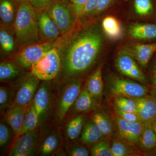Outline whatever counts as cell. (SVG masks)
<instances>
[{
  "label": "cell",
  "mask_w": 156,
  "mask_h": 156,
  "mask_svg": "<svg viewBox=\"0 0 156 156\" xmlns=\"http://www.w3.org/2000/svg\"><path fill=\"white\" fill-rule=\"evenodd\" d=\"M15 34L23 46L40 42L36 11L27 1L20 3L14 21Z\"/></svg>",
  "instance_id": "obj_2"
},
{
  "label": "cell",
  "mask_w": 156,
  "mask_h": 156,
  "mask_svg": "<svg viewBox=\"0 0 156 156\" xmlns=\"http://www.w3.org/2000/svg\"><path fill=\"white\" fill-rule=\"evenodd\" d=\"M0 44L3 51L6 53L12 52L15 47L12 35L3 27H1L0 31Z\"/></svg>",
  "instance_id": "obj_35"
},
{
  "label": "cell",
  "mask_w": 156,
  "mask_h": 156,
  "mask_svg": "<svg viewBox=\"0 0 156 156\" xmlns=\"http://www.w3.org/2000/svg\"><path fill=\"white\" fill-rule=\"evenodd\" d=\"M116 68L123 75L142 84L147 83L144 73L140 68L135 58L127 51L121 52L115 60Z\"/></svg>",
  "instance_id": "obj_12"
},
{
  "label": "cell",
  "mask_w": 156,
  "mask_h": 156,
  "mask_svg": "<svg viewBox=\"0 0 156 156\" xmlns=\"http://www.w3.org/2000/svg\"><path fill=\"white\" fill-rule=\"evenodd\" d=\"M21 67L14 62H2L0 64L1 82H9L15 80L23 73Z\"/></svg>",
  "instance_id": "obj_26"
},
{
  "label": "cell",
  "mask_w": 156,
  "mask_h": 156,
  "mask_svg": "<svg viewBox=\"0 0 156 156\" xmlns=\"http://www.w3.org/2000/svg\"><path fill=\"white\" fill-rule=\"evenodd\" d=\"M105 137L98 126L90 118L86 120L80 141L87 146L91 147Z\"/></svg>",
  "instance_id": "obj_20"
},
{
  "label": "cell",
  "mask_w": 156,
  "mask_h": 156,
  "mask_svg": "<svg viewBox=\"0 0 156 156\" xmlns=\"http://www.w3.org/2000/svg\"><path fill=\"white\" fill-rule=\"evenodd\" d=\"M128 34L131 37L136 40L156 38V25L150 23L134 24L129 27Z\"/></svg>",
  "instance_id": "obj_24"
},
{
  "label": "cell",
  "mask_w": 156,
  "mask_h": 156,
  "mask_svg": "<svg viewBox=\"0 0 156 156\" xmlns=\"http://www.w3.org/2000/svg\"><path fill=\"white\" fill-rule=\"evenodd\" d=\"M111 117L114 123L117 135L135 145L145 124L128 122L120 118L115 112Z\"/></svg>",
  "instance_id": "obj_13"
},
{
  "label": "cell",
  "mask_w": 156,
  "mask_h": 156,
  "mask_svg": "<svg viewBox=\"0 0 156 156\" xmlns=\"http://www.w3.org/2000/svg\"><path fill=\"white\" fill-rule=\"evenodd\" d=\"M153 90L154 94L156 98V66L154 69L153 73Z\"/></svg>",
  "instance_id": "obj_42"
},
{
  "label": "cell",
  "mask_w": 156,
  "mask_h": 156,
  "mask_svg": "<svg viewBox=\"0 0 156 156\" xmlns=\"http://www.w3.org/2000/svg\"><path fill=\"white\" fill-rule=\"evenodd\" d=\"M41 140L40 127L20 134L14 138L8 156H38Z\"/></svg>",
  "instance_id": "obj_7"
},
{
  "label": "cell",
  "mask_w": 156,
  "mask_h": 156,
  "mask_svg": "<svg viewBox=\"0 0 156 156\" xmlns=\"http://www.w3.org/2000/svg\"><path fill=\"white\" fill-rule=\"evenodd\" d=\"M87 2L88 0H73L71 2L68 4L76 20L81 18Z\"/></svg>",
  "instance_id": "obj_37"
},
{
  "label": "cell",
  "mask_w": 156,
  "mask_h": 156,
  "mask_svg": "<svg viewBox=\"0 0 156 156\" xmlns=\"http://www.w3.org/2000/svg\"><path fill=\"white\" fill-rule=\"evenodd\" d=\"M108 93L111 98L118 96L140 97L148 95V88L142 84L129 79L113 77L107 87Z\"/></svg>",
  "instance_id": "obj_9"
},
{
  "label": "cell",
  "mask_w": 156,
  "mask_h": 156,
  "mask_svg": "<svg viewBox=\"0 0 156 156\" xmlns=\"http://www.w3.org/2000/svg\"><path fill=\"white\" fill-rule=\"evenodd\" d=\"M14 5L11 0H1L0 17L3 23L10 25L14 19Z\"/></svg>",
  "instance_id": "obj_32"
},
{
  "label": "cell",
  "mask_w": 156,
  "mask_h": 156,
  "mask_svg": "<svg viewBox=\"0 0 156 156\" xmlns=\"http://www.w3.org/2000/svg\"><path fill=\"white\" fill-rule=\"evenodd\" d=\"M41 80L30 72L23 73L11 85L13 95V107L27 109L31 105Z\"/></svg>",
  "instance_id": "obj_4"
},
{
  "label": "cell",
  "mask_w": 156,
  "mask_h": 156,
  "mask_svg": "<svg viewBox=\"0 0 156 156\" xmlns=\"http://www.w3.org/2000/svg\"><path fill=\"white\" fill-rule=\"evenodd\" d=\"M83 78H77L58 84L52 123L60 127L65 122L68 114L83 88Z\"/></svg>",
  "instance_id": "obj_3"
},
{
  "label": "cell",
  "mask_w": 156,
  "mask_h": 156,
  "mask_svg": "<svg viewBox=\"0 0 156 156\" xmlns=\"http://www.w3.org/2000/svg\"><path fill=\"white\" fill-rule=\"evenodd\" d=\"M51 81H42L32 102L40 125L48 122L53 116L56 100Z\"/></svg>",
  "instance_id": "obj_6"
},
{
  "label": "cell",
  "mask_w": 156,
  "mask_h": 156,
  "mask_svg": "<svg viewBox=\"0 0 156 156\" xmlns=\"http://www.w3.org/2000/svg\"><path fill=\"white\" fill-rule=\"evenodd\" d=\"M66 36L56 47L61 65L58 85L85 75L96 63L103 45L102 34L95 25Z\"/></svg>",
  "instance_id": "obj_1"
},
{
  "label": "cell",
  "mask_w": 156,
  "mask_h": 156,
  "mask_svg": "<svg viewBox=\"0 0 156 156\" xmlns=\"http://www.w3.org/2000/svg\"><path fill=\"white\" fill-rule=\"evenodd\" d=\"M134 8L136 14L141 16H147L153 11L151 0H134Z\"/></svg>",
  "instance_id": "obj_36"
},
{
  "label": "cell",
  "mask_w": 156,
  "mask_h": 156,
  "mask_svg": "<svg viewBox=\"0 0 156 156\" xmlns=\"http://www.w3.org/2000/svg\"><path fill=\"white\" fill-rule=\"evenodd\" d=\"M112 1V0H99L96 9L92 13V15H97L104 11L108 7Z\"/></svg>",
  "instance_id": "obj_41"
},
{
  "label": "cell",
  "mask_w": 156,
  "mask_h": 156,
  "mask_svg": "<svg viewBox=\"0 0 156 156\" xmlns=\"http://www.w3.org/2000/svg\"><path fill=\"white\" fill-rule=\"evenodd\" d=\"M57 41L41 42L27 45L15 56V63L22 69H30L45 53L57 47Z\"/></svg>",
  "instance_id": "obj_10"
},
{
  "label": "cell",
  "mask_w": 156,
  "mask_h": 156,
  "mask_svg": "<svg viewBox=\"0 0 156 156\" xmlns=\"http://www.w3.org/2000/svg\"><path fill=\"white\" fill-rule=\"evenodd\" d=\"M40 126L41 125L38 116L35 109L32 103L26 113L20 134L27 131L36 129L40 127Z\"/></svg>",
  "instance_id": "obj_30"
},
{
  "label": "cell",
  "mask_w": 156,
  "mask_h": 156,
  "mask_svg": "<svg viewBox=\"0 0 156 156\" xmlns=\"http://www.w3.org/2000/svg\"><path fill=\"white\" fill-rule=\"evenodd\" d=\"M111 137H105L91 146L90 151L92 156H113L112 151Z\"/></svg>",
  "instance_id": "obj_29"
},
{
  "label": "cell",
  "mask_w": 156,
  "mask_h": 156,
  "mask_svg": "<svg viewBox=\"0 0 156 156\" xmlns=\"http://www.w3.org/2000/svg\"><path fill=\"white\" fill-rule=\"evenodd\" d=\"M151 125L152 126L153 128H154V130L155 132L156 133V118L151 123Z\"/></svg>",
  "instance_id": "obj_43"
},
{
  "label": "cell",
  "mask_w": 156,
  "mask_h": 156,
  "mask_svg": "<svg viewBox=\"0 0 156 156\" xmlns=\"http://www.w3.org/2000/svg\"><path fill=\"white\" fill-rule=\"evenodd\" d=\"M86 121L84 114L77 115L68 119L64 123L63 134L62 133L66 141H76L80 138Z\"/></svg>",
  "instance_id": "obj_18"
},
{
  "label": "cell",
  "mask_w": 156,
  "mask_h": 156,
  "mask_svg": "<svg viewBox=\"0 0 156 156\" xmlns=\"http://www.w3.org/2000/svg\"><path fill=\"white\" fill-rule=\"evenodd\" d=\"M66 155L69 156H88L91 155L90 151L87 146L75 141L67 142L64 145Z\"/></svg>",
  "instance_id": "obj_33"
},
{
  "label": "cell",
  "mask_w": 156,
  "mask_h": 156,
  "mask_svg": "<svg viewBox=\"0 0 156 156\" xmlns=\"http://www.w3.org/2000/svg\"><path fill=\"white\" fill-rule=\"evenodd\" d=\"M114 111L115 113L119 117L128 122L144 123L140 118L139 116L136 113L123 111L114 108Z\"/></svg>",
  "instance_id": "obj_38"
},
{
  "label": "cell",
  "mask_w": 156,
  "mask_h": 156,
  "mask_svg": "<svg viewBox=\"0 0 156 156\" xmlns=\"http://www.w3.org/2000/svg\"><path fill=\"white\" fill-rule=\"evenodd\" d=\"M13 106V95L11 86H1L0 87L1 112H5Z\"/></svg>",
  "instance_id": "obj_34"
},
{
  "label": "cell",
  "mask_w": 156,
  "mask_h": 156,
  "mask_svg": "<svg viewBox=\"0 0 156 156\" xmlns=\"http://www.w3.org/2000/svg\"><path fill=\"white\" fill-rule=\"evenodd\" d=\"M98 1L99 0H88L82 13L81 19H84L92 15V13L96 9Z\"/></svg>",
  "instance_id": "obj_40"
},
{
  "label": "cell",
  "mask_w": 156,
  "mask_h": 156,
  "mask_svg": "<svg viewBox=\"0 0 156 156\" xmlns=\"http://www.w3.org/2000/svg\"><path fill=\"white\" fill-rule=\"evenodd\" d=\"M17 1H18L20 4V3L25 2L27 1V0H17Z\"/></svg>",
  "instance_id": "obj_45"
},
{
  "label": "cell",
  "mask_w": 156,
  "mask_h": 156,
  "mask_svg": "<svg viewBox=\"0 0 156 156\" xmlns=\"http://www.w3.org/2000/svg\"><path fill=\"white\" fill-rule=\"evenodd\" d=\"M36 11L47 10L52 5L53 0H27Z\"/></svg>",
  "instance_id": "obj_39"
},
{
  "label": "cell",
  "mask_w": 156,
  "mask_h": 156,
  "mask_svg": "<svg viewBox=\"0 0 156 156\" xmlns=\"http://www.w3.org/2000/svg\"><path fill=\"white\" fill-rule=\"evenodd\" d=\"M40 41H55L61 35L58 27L48 14L47 10L36 11Z\"/></svg>",
  "instance_id": "obj_14"
},
{
  "label": "cell",
  "mask_w": 156,
  "mask_h": 156,
  "mask_svg": "<svg viewBox=\"0 0 156 156\" xmlns=\"http://www.w3.org/2000/svg\"><path fill=\"white\" fill-rule=\"evenodd\" d=\"M102 68V65H99L88 77L85 83L92 99L98 106L101 105L103 97Z\"/></svg>",
  "instance_id": "obj_16"
},
{
  "label": "cell",
  "mask_w": 156,
  "mask_h": 156,
  "mask_svg": "<svg viewBox=\"0 0 156 156\" xmlns=\"http://www.w3.org/2000/svg\"><path fill=\"white\" fill-rule=\"evenodd\" d=\"M28 108L13 107L5 113V121L12 129L15 136L21 133L23 120Z\"/></svg>",
  "instance_id": "obj_19"
},
{
  "label": "cell",
  "mask_w": 156,
  "mask_h": 156,
  "mask_svg": "<svg viewBox=\"0 0 156 156\" xmlns=\"http://www.w3.org/2000/svg\"><path fill=\"white\" fill-rule=\"evenodd\" d=\"M98 106L92 99L85 84L80 95L69 112L66 121L77 115L92 111Z\"/></svg>",
  "instance_id": "obj_17"
},
{
  "label": "cell",
  "mask_w": 156,
  "mask_h": 156,
  "mask_svg": "<svg viewBox=\"0 0 156 156\" xmlns=\"http://www.w3.org/2000/svg\"><path fill=\"white\" fill-rule=\"evenodd\" d=\"M62 1L63 2L68 5V4H69L73 0H62Z\"/></svg>",
  "instance_id": "obj_44"
},
{
  "label": "cell",
  "mask_w": 156,
  "mask_h": 156,
  "mask_svg": "<svg viewBox=\"0 0 156 156\" xmlns=\"http://www.w3.org/2000/svg\"><path fill=\"white\" fill-rule=\"evenodd\" d=\"M59 128L48 122L40 126L41 145L38 156H66L63 148L64 139Z\"/></svg>",
  "instance_id": "obj_5"
},
{
  "label": "cell",
  "mask_w": 156,
  "mask_h": 156,
  "mask_svg": "<svg viewBox=\"0 0 156 156\" xmlns=\"http://www.w3.org/2000/svg\"><path fill=\"white\" fill-rule=\"evenodd\" d=\"M136 104L137 114L144 124H151L156 118V98L147 95L131 97Z\"/></svg>",
  "instance_id": "obj_15"
},
{
  "label": "cell",
  "mask_w": 156,
  "mask_h": 156,
  "mask_svg": "<svg viewBox=\"0 0 156 156\" xmlns=\"http://www.w3.org/2000/svg\"><path fill=\"white\" fill-rule=\"evenodd\" d=\"M135 147L139 152L148 151L156 147V133L151 124L144 125Z\"/></svg>",
  "instance_id": "obj_23"
},
{
  "label": "cell",
  "mask_w": 156,
  "mask_h": 156,
  "mask_svg": "<svg viewBox=\"0 0 156 156\" xmlns=\"http://www.w3.org/2000/svg\"><path fill=\"white\" fill-rule=\"evenodd\" d=\"M47 10L58 27L62 36H65L70 32L75 18L67 4L62 0H53L52 5Z\"/></svg>",
  "instance_id": "obj_11"
},
{
  "label": "cell",
  "mask_w": 156,
  "mask_h": 156,
  "mask_svg": "<svg viewBox=\"0 0 156 156\" xmlns=\"http://www.w3.org/2000/svg\"><path fill=\"white\" fill-rule=\"evenodd\" d=\"M114 108L125 112L137 113L136 104L130 97L125 96H118L112 98Z\"/></svg>",
  "instance_id": "obj_31"
},
{
  "label": "cell",
  "mask_w": 156,
  "mask_h": 156,
  "mask_svg": "<svg viewBox=\"0 0 156 156\" xmlns=\"http://www.w3.org/2000/svg\"><path fill=\"white\" fill-rule=\"evenodd\" d=\"M111 148L113 156L140 155L135 145L127 142L117 135L112 140Z\"/></svg>",
  "instance_id": "obj_25"
},
{
  "label": "cell",
  "mask_w": 156,
  "mask_h": 156,
  "mask_svg": "<svg viewBox=\"0 0 156 156\" xmlns=\"http://www.w3.org/2000/svg\"><path fill=\"white\" fill-rule=\"evenodd\" d=\"M102 28L109 38L117 40L120 38L122 34V27L118 20L112 16H108L102 22Z\"/></svg>",
  "instance_id": "obj_27"
},
{
  "label": "cell",
  "mask_w": 156,
  "mask_h": 156,
  "mask_svg": "<svg viewBox=\"0 0 156 156\" xmlns=\"http://www.w3.org/2000/svg\"><path fill=\"white\" fill-rule=\"evenodd\" d=\"M61 59L56 47L49 50L33 65L30 72L41 81H52L61 69Z\"/></svg>",
  "instance_id": "obj_8"
},
{
  "label": "cell",
  "mask_w": 156,
  "mask_h": 156,
  "mask_svg": "<svg viewBox=\"0 0 156 156\" xmlns=\"http://www.w3.org/2000/svg\"><path fill=\"white\" fill-rule=\"evenodd\" d=\"M91 119L98 126L105 137H111L115 130L114 123L110 117L99 106L92 111Z\"/></svg>",
  "instance_id": "obj_21"
},
{
  "label": "cell",
  "mask_w": 156,
  "mask_h": 156,
  "mask_svg": "<svg viewBox=\"0 0 156 156\" xmlns=\"http://www.w3.org/2000/svg\"><path fill=\"white\" fill-rule=\"evenodd\" d=\"M15 134L5 121L0 124V148L1 152H5L10 148L15 138Z\"/></svg>",
  "instance_id": "obj_28"
},
{
  "label": "cell",
  "mask_w": 156,
  "mask_h": 156,
  "mask_svg": "<svg viewBox=\"0 0 156 156\" xmlns=\"http://www.w3.org/2000/svg\"><path fill=\"white\" fill-rule=\"evenodd\" d=\"M128 51L141 66H147L156 51V43L150 44H136Z\"/></svg>",
  "instance_id": "obj_22"
}]
</instances>
